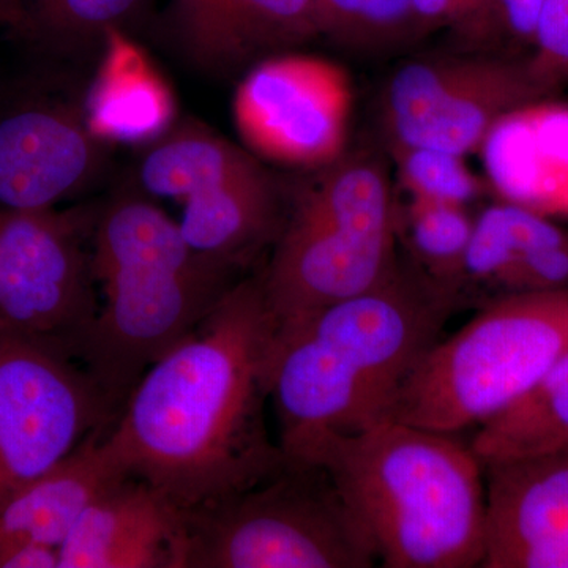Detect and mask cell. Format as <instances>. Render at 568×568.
<instances>
[{
    "instance_id": "1",
    "label": "cell",
    "mask_w": 568,
    "mask_h": 568,
    "mask_svg": "<svg viewBox=\"0 0 568 568\" xmlns=\"http://www.w3.org/2000/svg\"><path fill=\"white\" fill-rule=\"evenodd\" d=\"M275 334L261 274L241 280L142 375L108 432L130 476L193 508L280 469L264 422Z\"/></svg>"
},
{
    "instance_id": "2",
    "label": "cell",
    "mask_w": 568,
    "mask_h": 568,
    "mask_svg": "<svg viewBox=\"0 0 568 568\" xmlns=\"http://www.w3.org/2000/svg\"><path fill=\"white\" fill-rule=\"evenodd\" d=\"M458 308L450 291L399 263L372 290L276 327L268 399L280 447L390 420L406 377Z\"/></svg>"
},
{
    "instance_id": "3",
    "label": "cell",
    "mask_w": 568,
    "mask_h": 568,
    "mask_svg": "<svg viewBox=\"0 0 568 568\" xmlns=\"http://www.w3.org/2000/svg\"><path fill=\"white\" fill-rule=\"evenodd\" d=\"M284 454L325 469L375 541L381 566H481L485 467L455 435L387 420Z\"/></svg>"
},
{
    "instance_id": "4",
    "label": "cell",
    "mask_w": 568,
    "mask_h": 568,
    "mask_svg": "<svg viewBox=\"0 0 568 568\" xmlns=\"http://www.w3.org/2000/svg\"><path fill=\"white\" fill-rule=\"evenodd\" d=\"M92 234L103 298L78 362L122 413L142 375L241 282V267L194 250L179 223L138 197L104 209Z\"/></svg>"
},
{
    "instance_id": "5",
    "label": "cell",
    "mask_w": 568,
    "mask_h": 568,
    "mask_svg": "<svg viewBox=\"0 0 568 568\" xmlns=\"http://www.w3.org/2000/svg\"><path fill=\"white\" fill-rule=\"evenodd\" d=\"M398 213L384 163L349 153L295 197L261 280L276 327L365 293L398 267Z\"/></svg>"
},
{
    "instance_id": "6",
    "label": "cell",
    "mask_w": 568,
    "mask_h": 568,
    "mask_svg": "<svg viewBox=\"0 0 568 568\" xmlns=\"http://www.w3.org/2000/svg\"><path fill=\"white\" fill-rule=\"evenodd\" d=\"M568 353V291L493 298L406 377L390 420L457 435L518 403Z\"/></svg>"
},
{
    "instance_id": "7",
    "label": "cell",
    "mask_w": 568,
    "mask_h": 568,
    "mask_svg": "<svg viewBox=\"0 0 568 568\" xmlns=\"http://www.w3.org/2000/svg\"><path fill=\"white\" fill-rule=\"evenodd\" d=\"M375 541L315 463L290 457L233 495L183 508L182 568H369Z\"/></svg>"
},
{
    "instance_id": "8",
    "label": "cell",
    "mask_w": 568,
    "mask_h": 568,
    "mask_svg": "<svg viewBox=\"0 0 568 568\" xmlns=\"http://www.w3.org/2000/svg\"><path fill=\"white\" fill-rule=\"evenodd\" d=\"M119 414L77 358L0 327V504Z\"/></svg>"
},
{
    "instance_id": "9",
    "label": "cell",
    "mask_w": 568,
    "mask_h": 568,
    "mask_svg": "<svg viewBox=\"0 0 568 568\" xmlns=\"http://www.w3.org/2000/svg\"><path fill=\"white\" fill-rule=\"evenodd\" d=\"M529 63L487 55L414 59L384 91V126L392 145L476 152L500 119L551 92Z\"/></svg>"
},
{
    "instance_id": "10",
    "label": "cell",
    "mask_w": 568,
    "mask_h": 568,
    "mask_svg": "<svg viewBox=\"0 0 568 568\" xmlns=\"http://www.w3.org/2000/svg\"><path fill=\"white\" fill-rule=\"evenodd\" d=\"M95 284L81 216L0 207V327L78 361L99 312Z\"/></svg>"
},
{
    "instance_id": "11",
    "label": "cell",
    "mask_w": 568,
    "mask_h": 568,
    "mask_svg": "<svg viewBox=\"0 0 568 568\" xmlns=\"http://www.w3.org/2000/svg\"><path fill=\"white\" fill-rule=\"evenodd\" d=\"M353 84L338 63L271 55L239 85L234 121L245 144L272 162L324 168L345 155Z\"/></svg>"
},
{
    "instance_id": "12",
    "label": "cell",
    "mask_w": 568,
    "mask_h": 568,
    "mask_svg": "<svg viewBox=\"0 0 568 568\" xmlns=\"http://www.w3.org/2000/svg\"><path fill=\"white\" fill-rule=\"evenodd\" d=\"M481 568H568V452L485 465Z\"/></svg>"
},
{
    "instance_id": "13",
    "label": "cell",
    "mask_w": 568,
    "mask_h": 568,
    "mask_svg": "<svg viewBox=\"0 0 568 568\" xmlns=\"http://www.w3.org/2000/svg\"><path fill=\"white\" fill-rule=\"evenodd\" d=\"M99 140L77 110L33 100L0 114V207L55 209L100 168Z\"/></svg>"
},
{
    "instance_id": "14",
    "label": "cell",
    "mask_w": 568,
    "mask_h": 568,
    "mask_svg": "<svg viewBox=\"0 0 568 568\" xmlns=\"http://www.w3.org/2000/svg\"><path fill=\"white\" fill-rule=\"evenodd\" d=\"M182 549L183 508L129 476L85 508L59 568H182Z\"/></svg>"
},
{
    "instance_id": "15",
    "label": "cell",
    "mask_w": 568,
    "mask_h": 568,
    "mask_svg": "<svg viewBox=\"0 0 568 568\" xmlns=\"http://www.w3.org/2000/svg\"><path fill=\"white\" fill-rule=\"evenodd\" d=\"M480 149L506 203L568 215V106L540 100L519 108L493 126Z\"/></svg>"
},
{
    "instance_id": "16",
    "label": "cell",
    "mask_w": 568,
    "mask_h": 568,
    "mask_svg": "<svg viewBox=\"0 0 568 568\" xmlns=\"http://www.w3.org/2000/svg\"><path fill=\"white\" fill-rule=\"evenodd\" d=\"M110 429L93 432L62 462L0 504V548L14 544L61 548L85 508L130 476L108 439Z\"/></svg>"
},
{
    "instance_id": "17",
    "label": "cell",
    "mask_w": 568,
    "mask_h": 568,
    "mask_svg": "<svg viewBox=\"0 0 568 568\" xmlns=\"http://www.w3.org/2000/svg\"><path fill=\"white\" fill-rule=\"evenodd\" d=\"M183 39L197 61L235 67L315 39V0H178Z\"/></svg>"
},
{
    "instance_id": "18",
    "label": "cell",
    "mask_w": 568,
    "mask_h": 568,
    "mask_svg": "<svg viewBox=\"0 0 568 568\" xmlns=\"http://www.w3.org/2000/svg\"><path fill=\"white\" fill-rule=\"evenodd\" d=\"M284 220L276 183L257 168L186 200L179 226L197 252L242 267L275 244Z\"/></svg>"
},
{
    "instance_id": "19",
    "label": "cell",
    "mask_w": 568,
    "mask_h": 568,
    "mask_svg": "<svg viewBox=\"0 0 568 568\" xmlns=\"http://www.w3.org/2000/svg\"><path fill=\"white\" fill-rule=\"evenodd\" d=\"M469 446L484 466L568 452V353L529 394L481 425Z\"/></svg>"
},
{
    "instance_id": "20",
    "label": "cell",
    "mask_w": 568,
    "mask_h": 568,
    "mask_svg": "<svg viewBox=\"0 0 568 568\" xmlns=\"http://www.w3.org/2000/svg\"><path fill=\"white\" fill-rule=\"evenodd\" d=\"M567 231L547 216L504 203L487 209L474 224L473 237L463 260L457 294L459 302L487 291L489 301L510 294L515 267L526 253L559 241ZM488 301V302H489Z\"/></svg>"
},
{
    "instance_id": "21",
    "label": "cell",
    "mask_w": 568,
    "mask_h": 568,
    "mask_svg": "<svg viewBox=\"0 0 568 568\" xmlns=\"http://www.w3.org/2000/svg\"><path fill=\"white\" fill-rule=\"evenodd\" d=\"M260 166L237 145L205 130L186 126L153 145L142 160L140 178L149 193L183 204L194 194Z\"/></svg>"
},
{
    "instance_id": "22",
    "label": "cell",
    "mask_w": 568,
    "mask_h": 568,
    "mask_svg": "<svg viewBox=\"0 0 568 568\" xmlns=\"http://www.w3.org/2000/svg\"><path fill=\"white\" fill-rule=\"evenodd\" d=\"M114 29L106 32L111 55L92 97L88 126L102 136L140 138L163 125L170 103L162 82Z\"/></svg>"
},
{
    "instance_id": "23",
    "label": "cell",
    "mask_w": 568,
    "mask_h": 568,
    "mask_svg": "<svg viewBox=\"0 0 568 568\" xmlns=\"http://www.w3.org/2000/svg\"><path fill=\"white\" fill-rule=\"evenodd\" d=\"M405 220L407 241L420 271L458 298L463 260L476 224L466 204L410 196Z\"/></svg>"
},
{
    "instance_id": "24",
    "label": "cell",
    "mask_w": 568,
    "mask_h": 568,
    "mask_svg": "<svg viewBox=\"0 0 568 568\" xmlns=\"http://www.w3.org/2000/svg\"><path fill=\"white\" fill-rule=\"evenodd\" d=\"M323 32L361 50H379L416 29L413 0H315Z\"/></svg>"
},
{
    "instance_id": "25",
    "label": "cell",
    "mask_w": 568,
    "mask_h": 568,
    "mask_svg": "<svg viewBox=\"0 0 568 568\" xmlns=\"http://www.w3.org/2000/svg\"><path fill=\"white\" fill-rule=\"evenodd\" d=\"M398 178L409 196L467 204L480 194V182L465 156L432 148L392 145Z\"/></svg>"
},
{
    "instance_id": "26",
    "label": "cell",
    "mask_w": 568,
    "mask_h": 568,
    "mask_svg": "<svg viewBox=\"0 0 568 568\" xmlns=\"http://www.w3.org/2000/svg\"><path fill=\"white\" fill-rule=\"evenodd\" d=\"M140 0H26L28 21L63 40L106 36Z\"/></svg>"
},
{
    "instance_id": "27",
    "label": "cell",
    "mask_w": 568,
    "mask_h": 568,
    "mask_svg": "<svg viewBox=\"0 0 568 568\" xmlns=\"http://www.w3.org/2000/svg\"><path fill=\"white\" fill-rule=\"evenodd\" d=\"M532 40L536 51L528 61L530 70L555 89L568 80V0H545Z\"/></svg>"
},
{
    "instance_id": "28",
    "label": "cell",
    "mask_w": 568,
    "mask_h": 568,
    "mask_svg": "<svg viewBox=\"0 0 568 568\" xmlns=\"http://www.w3.org/2000/svg\"><path fill=\"white\" fill-rule=\"evenodd\" d=\"M495 0H413L417 21H466L487 11Z\"/></svg>"
},
{
    "instance_id": "29",
    "label": "cell",
    "mask_w": 568,
    "mask_h": 568,
    "mask_svg": "<svg viewBox=\"0 0 568 568\" xmlns=\"http://www.w3.org/2000/svg\"><path fill=\"white\" fill-rule=\"evenodd\" d=\"M59 548L41 544H14L0 548V568H59Z\"/></svg>"
},
{
    "instance_id": "30",
    "label": "cell",
    "mask_w": 568,
    "mask_h": 568,
    "mask_svg": "<svg viewBox=\"0 0 568 568\" xmlns=\"http://www.w3.org/2000/svg\"><path fill=\"white\" fill-rule=\"evenodd\" d=\"M545 0H499L508 29L521 39L532 40Z\"/></svg>"
},
{
    "instance_id": "31",
    "label": "cell",
    "mask_w": 568,
    "mask_h": 568,
    "mask_svg": "<svg viewBox=\"0 0 568 568\" xmlns=\"http://www.w3.org/2000/svg\"><path fill=\"white\" fill-rule=\"evenodd\" d=\"M0 22L22 26L28 22L26 0H0Z\"/></svg>"
}]
</instances>
